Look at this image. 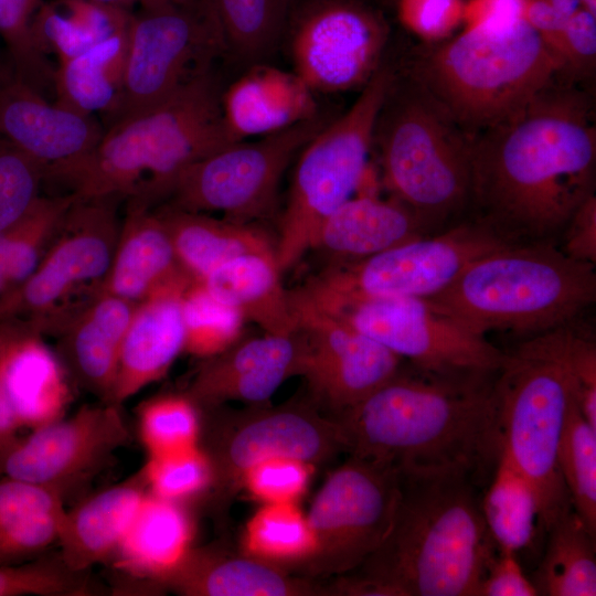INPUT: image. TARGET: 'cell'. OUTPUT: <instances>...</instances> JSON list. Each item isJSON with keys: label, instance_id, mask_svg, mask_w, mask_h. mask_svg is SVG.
I'll use <instances>...</instances> for the list:
<instances>
[{"label": "cell", "instance_id": "6da1fadb", "mask_svg": "<svg viewBox=\"0 0 596 596\" xmlns=\"http://www.w3.org/2000/svg\"><path fill=\"white\" fill-rule=\"evenodd\" d=\"M583 94L553 83L472 136L470 199L508 243L547 241L594 194L596 129Z\"/></svg>", "mask_w": 596, "mask_h": 596}, {"label": "cell", "instance_id": "7a4b0ae2", "mask_svg": "<svg viewBox=\"0 0 596 596\" xmlns=\"http://www.w3.org/2000/svg\"><path fill=\"white\" fill-rule=\"evenodd\" d=\"M494 373H436L408 363L333 416L347 454L401 473L461 471L486 488L499 460Z\"/></svg>", "mask_w": 596, "mask_h": 596}, {"label": "cell", "instance_id": "3957f363", "mask_svg": "<svg viewBox=\"0 0 596 596\" xmlns=\"http://www.w3.org/2000/svg\"><path fill=\"white\" fill-rule=\"evenodd\" d=\"M485 487L461 471L398 472L390 528L379 547L334 581L339 595L478 596L494 543Z\"/></svg>", "mask_w": 596, "mask_h": 596}, {"label": "cell", "instance_id": "277c9868", "mask_svg": "<svg viewBox=\"0 0 596 596\" xmlns=\"http://www.w3.org/2000/svg\"><path fill=\"white\" fill-rule=\"evenodd\" d=\"M222 92L213 70L203 73L161 105L109 126L94 149L49 169L45 181L78 200L134 199L155 207L191 166L238 141L224 121Z\"/></svg>", "mask_w": 596, "mask_h": 596}, {"label": "cell", "instance_id": "5b68a950", "mask_svg": "<svg viewBox=\"0 0 596 596\" xmlns=\"http://www.w3.org/2000/svg\"><path fill=\"white\" fill-rule=\"evenodd\" d=\"M426 299L480 336L491 330L534 336L571 324L595 301V265L547 241L507 244L472 260Z\"/></svg>", "mask_w": 596, "mask_h": 596}, {"label": "cell", "instance_id": "8992f818", "mask_svg": "<svg viewBox=\"0 0 596 596\" xmlns=\"http://www.w3.org/2000/svg\"><path fill=\"white\" fill-rule=\"evenodd\" d=\"M564 68L522 18L503 28L467 26L425 53L412 77L473 136L521 109Z\"/></svg>", "mask_w": 596, "mask_h": 596}, {"label": "cell", "instance_id": "52a82bcc", "mask_svg": "<svg viewBox=\"0 0 596 596\" xmlns=\"http://www.w3.org/2000/svg\"><path fill=\"white\" fill-rule=\"evenodd\" d=\"M570 324L519 344L494 382L500 458L531 485L545 530L573 508L556 460L574 395Z\"/></svg>", "mask_w": 596, "mask_h": 596}, {"label": "cell", "instance_id": "ba28073f", "mask_svg": "<svg viewBox=\"0 0 596 596\" xmlns=\"http://www.w3.org/2000/svg\"><path fill=\"white\" fill-rule=\"evenodd\" d=\"M471 139L416 79L394 75L373 146L385 187L424 228L470 199Z\"/></svg>", "mask_w": 596, "mask_h": 596}, {"label": "cell", "instance_id": "9c48e42d", "mask_svg": "<svg viewBox=\"0 0 596 596\" xmlns=\"http://www.w3.org/2000/svg\"><path fill=\"white\" fill-rule=\"evenodd\" d=\"M199 411V447L211 468V482L202 497L216 518L225 515L243 488L245 473L258 462L288 457L313 465L347 453L338 422L310 398Z\"/></svg>", "mask_w": 596, "mask_h": 596}, {"label": "cell", "instance_id": "30bf717a", "mask_svg": "<svg viewBox=\"0 0 596 596\" xmlns=\"http://www.w3.org/2000/svg\"><path fill=\"white\" fill-rule=\"evenodd\" d=\"M394 75L391 67L381 66L353 105L300 150L276 243L281 273L310 251L324 221L361 184L376 119Z\"/></svg>", "mask_w": 596, "mask_h": 596}, {"label": "cell", "instance_id": "8fae6325", "mask_svg": "<svg viewBox=\"0 0 596 596\" xmlns=\"http://www.w3.org/2000/svg\"><path fill=\"white\" fill-rule=\"evenodd\" d=\"M119 201L75 198L34 272L0 302V320H21L55 337L96 297L116 249Z\"/></svg>", "mask_w": 596, "mask_h": 596}, {"label": "cell", "instance_id": "7c38bea8", "mask_svg": "<svg viewBox=\"0 0 596 596\" xmlns=\"http://www.w3.org/2000/svg\"><path fill=\"white\" fill-rule=\"evenodd\" d=\"M295 291L316 309L436 373H494L505 353L426 298L340 295L302 284Z\"/></svg>", "mask_w": 596, "mask_h": 596}, {"label": "cell", "instance_id": "4fadbf2b", "mask_svg": "<svg viewBox=\"0 0 596 596\" xmlns=\"http://www.w3.org/2000/svg\"><path fill=\"white\" fill-rule=\"evenodd\" d=\"M397 493L395 468L349 456L327 477L312 501L306 517L315 551L296 571L315 578L356 570L383 541Z\"/></svg>", "mask_w": 596, "mask_h": 596}, {"label": "cell", "instance_id": "5bb4252c", "mask_svg": "<svg viewBox=\"0 0 596 596\" xmlns=\"http://www.w3.org/2000/svg\"><path fill=\"white\" fill-rule=\"evenodd\" d=\"M220 55L216 30L200 1L140 7L128 24L124 89L111 125L167 102L212 70Z\"/></svg>", "mask_w": 596, "mask_h": 596}, {"label": "cell", "instance_id": "9a60e30c", "mask_svg": "<svg viewBox=\"0 0 596 596\" xmlns=\"http://www.w3.org/2000/svg\"><path fill=\"white\" fill-rule=\"evenodd\" d=\"M327 123L317 115L257 140L224 147L183 172L166 204L220 212L241 222L266 215L288 164Z\"/></svg>", "mask_w": 596, "mask_h": 596}, {"label": "cell", "instance_id": "2e32d148", "mask_svg": "<svg viewBox=\"0 0 596 596\" xmlns=\"http://www.w3.org/2000/svg\"><path fill=\"white\" fill-rule=\"evenodd\" d=\"M507 244L511 243L476 220L354 263L326 266L305 284L348 296L428 298L451 284L472 260Z\"/></svg>", "mask_w": 596, "mask_h": 596}, {"label": "cell", "instance_id": "e0dca14e", "mask_svg": "<svg viewBox=\"0 0 596 596\" xmlns=\"http://www.w3.org/2000/svg\"><path fill=\"white\" fill-rule=\"evenodd\" d=\"M387 25L355 0H304L290 24L294 72L313 92L362 88L381 67Z\"/></svg>", "mask_w": 596, "mask_h": 596}, {"label": "cell", "instance_id": "ac0fdd59", "mask_svg": "<svg viewBox=\"0 0 596 596\" xmlns=\"http://www.w3.org/2000/svg\"><path fill=\"white\" fill-rule=\"evenodd\" d=\"M288 297L304 340L300 375L323 413L333 417L354 406L403 365L402 358L316 309L294 289Z\"/></svg>", "mask_w": 596, "mask_h": 596}, {"label": "cell", "instance_id": "d6986e66", "mask_svg": "<svg viewBox=\"0 0 596 596\" xmlns=\"http://www.w3.org/2000/svg\"><path fill=\"white\" fill-rule=\"evenodd\" d=\"M128 441L119 405L85 404L67 418L19 436L0 454V475L52 488L64 497Z\"/></svg>", "mask_w": 596, "mask_h": 596}, {"label": "cell", "instance_id": "ffe728a7", "mask_svg": "<svg viewBox=\"0 0 596 596\" xmlns=\"http://www.w3.org/2000/svg\"><path fill=\"white\" fill-rule=\"evenodd\" d=\"M300 333H265L240 338L225 350L202 359L184 394L199 409L241 402L266 404L285 380L300 375Z\"/></svg>", "mask_w": 596, "mask_h": 596}, {"label": "cell", "instance_id": "44dd1931", "mask_svg": "<svg viewBox=\"0 0 596 596\" xmlns=\"http://www.w3.org/2000/svg\"><path fill=\"white\" fill-rule=\"evenodd\" d=\"M105 131L93 115L50 104L11 66H0V137L42 162L45 171L88 153Z\"/></svg>", "mask_w": 596, "mask_h": 596}, {"label": "cell", "instance_id": "7402d4cb", "mask_svg": "<svg viewBox=\"0 0 596 596\" xmlns=\"http://www.w3.org/2000/svg\"><path fill=\"white\" fill-rule=\"evenodd\" d=\"M193 281L183 275L137 302L120 347L110 404L121 406L161 379L183 352L182 298Z\"/></svg>", "mask_w": 596, "mask_h": 596}, {"label": "cell", "instance_id": "603a6c76", "mask_svg": "<svg viewBox=\"0 0 596 596\" xmlns=\"http://www.w3.org/2000/svg\"><path fill=\"white\" fill-rule=\"evenodd\" d=\"M156 586L182 596H323L333 595L309 577L290 575L284 567L207 545L190 547Z\"/></svg>", "mask_w": 596, "mask_h": 596}, {"label": "cell", "instance_id": "cb8c5ba5", "mask_svg": "<svg viewBox=\"0 0 596 596\" xmlns=\"http://www.w3.org/2000/svg\"><path fill=\"white\" fill-rule=\"evenodd\" d=\"M137 304L99 292L55 334L70 377L109 403L120 347Z\"/></svg>", "mask_w": 596, "mask_h": 596}, {"label": "cell", "instance_id": "d4e9b609", "mask_svg": "<svg viewBox=\"0 0 596 596\" xmlns=\"http://www.w3.org/2000/svg\"><path fill=\"white\" fill-rule=\"evenodd\" d=\"M313 95L295 72L254 64L222 92L224 121L238 141L274 134L317 116Z\"/></svg>", "mask_w": 596, "mask_h": 596}, {"label": "cell", "instance_id": "484cf974", "mask_svg": "<svg viewBox=\"0 0 596 596\" xmlns=\"http://www.w3.org/2000/svg\"><path fill=\"white\" fill-rule=\"evenodd\" d=\"M148 492L141 468L66 510L56 542L66 566L87 573L94 565L113 558Z\"/></svg>", "mask_w": 596, "mask_h": 596}, {"label": "cell", "instance_id": "4316f807", "mask_svg": "<svg viewBox=\"0 0 596 596\" xmlns=\"http://www.w3.org/2000/svg\"><path fill=\"white\" fill-rule=\"evenodd\" d=\"M423 230L419 220L401 202L359 195L324 221L310 251L326 259L327 266L350 264L419 237Z\"/></svg>", "mask_w": 596, "mask_h": 596}, {"label": "cell", "instance_id": "83f0119b", "mask_svg": "<svg viewBox=\"0 0 596 596\" xmlns=\"http://www.w3.org/2000/svg\"><path fill=\"white\" fill-rule=\"evenodd\" d=\"M183 275L168 232L153 207L127 200L116 249L100 292L139 302Z\"/></svg>", "mask_w": 596, "mask_h": 596}, {"label": "cell", "instance_id": "f1b7e54d", "mask_svg": "<svg viewBox=\"0 0 596 596\" xmlns=\"http://www.w3.org/2000/svg\"><path fill=\"white\" fill-rule=\"evenodd\" d=\"M181 267L202 281L221 265L243 255H276V244L249 222L215 219L170 205L157 210Z\"/></svg>", "mask_w": 596, "mask_h": 596}, {"label": "cell", "instance_id": "f546056e", "mask_svg": "<svg viewBox=\"0 0 596 596\" xmlns=\"http://www.w3.org/2000/svg\"><path fill=\"white\" fill-rule=\"evenodd\" d=\"M0 368L4 394L23 428L32 430L63 417L72 400L70 375L42 336L18 341Z\"/></svg>", "mask_w": 596, "mask_h": 596}, {"label": "cell", "instance_id": "4dcf8cb0", "mask_svg": "<svg viewBox=\"0 0 596 596\" xmlns=\"http://www.w3.org/2000/svg\"><path fill=\"white\" fill-rule=\"evenodd\" d=\"M193 524L182 502L147 493L113 560L126 575L150 585L191 547Z\"/></svg>", "mask_w": 596, "mask_h": 596}, {"label": "cell", "instance_id": "1f68e13d", "mask_svg": "<svg viewBox=\"0 0 596 596\" xmlns=\"http://www.w3.org/2000/svg\"><path fill=\"white\" fill-rule=\"evenodd\" d=\"M280 274L276 255L249 254L221 265L202 284L265 333L288 336L296 332V323Z\"/></svg>", "mask_w": 596, "mask_h": 596}, {"label": "cell", "instance_id": "d6a6232c", "mask_svg": "<svg viewBox=\"0 0 596 596\" xmlns=\"http://www.w3.org/2000/svg\"><path fill=\"white\" fill-rule=\"evenodd\" d=\"M63 498L52 488L0 475V565L31 560L57 542Z\"/></svg>", "mask_w": 596, "mask_h": 596}, {"label": "cell", "instance_id": "836d02e7", "mask_svg": "<svg viewBox=\"0 0 596 596\" xmlns=\"http://www.w3.org/2000/svg\"><path fill=\"white\" fill-rule=\"evenodd\" d=\"M127 51L128 26L61 63L54 75L55 103L83 115L105 113L114 120L123 96Z\"/></svg>", "mask_w": 596, "mask_h": 596}, {"label": "cell", "instance_id": "e575fe53", "mask_svg": "<svg viewBox=\"0 0 596 596\" xmlns=\"http://www.w3.org/2000/svg\"><path fill=\"white\" fill-rule=\"evenodd\" d=\"M225 55L251 66L277 49L289 19L291 0H200Z\"/></svg>", "mask_w": 596, "mask_h": 596}, {"label": "cell", "instance_id": "d590c367", "mask_svg": "<svg viewBox=\"0 0 596 596\" xmlns=\"http://www.w3.org/2000/svg\"><path fill=\"white\" fill-rule=\"evenodd\" d=\"M125 10L89 0H56L43 3L32 22L36 47L60 64L67 62L123 31Z\"/></svg>", "mask_w": 596, "mask_h": 596}, {"label": "cell", "instance_id": "8d00e7d4", "mask_svg": "<svg viewBox=\"0 0 596 596\" xmlns=\"http://www.w3.org/2000/svg\"><path fill=\"white\" fill-rule=\"evenodd\" d=\"M545 553L534 574L539 595L595 596V536L572 508L547 529Z\"/></svg>", "mask_w": 596, "mask_h": 596}, {"label": "cell", "instance_id": "74e56055", "mask_svg": "<svg viewBox=\"0 0 596 596\" xmlns=\"http://www.w3.org/2000/svg\"><path fill=\"white\" fill-rule=\"evenodd\" d=\"M481 509L498 549L517 555L532 546L540 528L544 530L533 488L500 457L483 489Z\"/></svg>", "mask_w": 596, "mask_h": 596}, {"label": "cell", "instance_id": "f35d334b", "mask_svg": "<svg viewBox=\"0 0 596 596\" xmlns=\"http://www.w3.org/2000/svg\"><path fill=\"white\" fill-rule=\"evenodd\" d=\"M74 195L40 196L14 225L0 233V302L34 272Z\"/></svg>", "mask_w": 596, "mask_h": 596}, {"label": "cell", "instance_id": "ab89813d", "mask_svg": "<svg viewBox=\"0 0 596 596\" xmlns=\"http://www.w3.org/2000/svg\"><path fill=\"white\" fill-rule=\"evenodd\" d=\"M244 553L297 570L315 551L307 517L296 503H265L247 522Z\"/></svg>", "mask_w": 596, "mask_h": 596}, {"label": "cell", "instance_id": "60d3db41", "mask_svg": "<svg viewBox=\"0 0 596 596\" xmlns=\"http://www.w3.org/2000/svg\"><path fill=\"white\" fill-rule=\"evenodd\" d=\"M556 460L573 509L596 536V429L582 415L574 395L558 440Z\"/></svg>", "mask_w": 596, "mask_h": 596}, {"label": "cell", "instance_id": "b9f144b4", "mask_svg": "<svg viewBox=\"0 0 596 596\" xmlns=\"http://www.w3.org/2000/svg\"><path fill=\"white\" fill-rule=\"evenodd\" d=\"M183 351L205 359L241 338L243 317L216 299L202 281L194 280L182 298Z\"/></svg>", "mask_w": 596, "mask_h": 596}, {"label": "cell", "instance_id": "7bdbcfd3", "mask_svg": "<svg viewBox=\"0 0 596 596\" xmlns=\"http://www.w3.org/2000/svg\"><path fill=\"white\" fill-rule=\"evenodd\" d=\"M138 430L148 456L199 446L200 411L183 394H168L145 402L138 412Z\"/></svg>", "mask_w": 596, "mask_h": 596}, {"label": "cell", "instance_id": "ee69618b", "mask_svg": "<svg viewBox=\"0 0 596 596\" xmlns=\"http://www.w3.org/2000/svg\"><path fill=\"white\" fill-rule=\"evenodd\" d=\"M43 0H0V34L15 75L44 95L54 86L55 68L35 45L32 22Z\"/></svg>", "mask_w": 596, "mask_h": 596}, {"label": "cell", "instance_id": "f6af8a7d", "mask_svg": "<svg viewBox=\"0 0 596 596\" xmlns=\"http://www.w3.org/2000/svg\"><path fill=\"white\" fill-rule=\"evenodd\" d=\"M94 594L86 573L66 566L58 553L0 565V596H85Z\"/></svg>", "mask_w": 596, "mask_h": 596}, {"label": "cell", "instance_id": "bcb514c9", "mask_svg": "<svg viewBox=\"0 0 596 596\" xmlns=\"http://www.w3.org/2000/svg\"><path fill=\"white\" fill-rule=\"evenodd\" d=\"M142 470L151 494L177 502L202 497L211 482L210 464L199 446L148 456Z\"/></svg>", "mask_w": 596, "mask_h": 596}, {"label": "cell", "instance_id": "7dc6e473", "mask_svg": "<svg viewBox=\"0 0 596 596\" xmlns=\"http://www.w3.org/2000/svg\"><path fill=\"white\" fill-rule=\"evenodd\" d=\"M44 178L42 162L0 137V233L33 206Z\"/></svg>", "mask_w": 596, "mask_h": 596}, {"label": "cell", "instance_id": "c3c4849f", "mask_svg": "<svg viewBox=\"0 0 596 596\" xmlns=\"http://www.w3.org/2000/svg\"><path fill=\"white\" fill-rule=\"evenodd\" d=\"M311 466L288 457L268 458L245 473L243 487L264 503H296L307 490Z\"/></svg>", "mask_w": 596, "mask_h": 596}, {"label": "cell", "instance_id": "681fc988", "mask_svg": "<svg viewBox=\"0 0 596 596\" xmlns=\"http://www.w3.org/2000/svg\"><path fill=\"white\" fill-rule=\"evenodd\" d=\"M404 22L419 35L436 40L446 36L462 19L461 0H402Z\"/></svg>", "mask_w": 596, "mask_h": 596}, {"label": "cell", "instance_id": "f907efd6", "mask_svg": "<svg viewBox=\"0 0 596 596\" xmlns=\"http://www.w3.org/2000/svg\"><path fill=\"white\" fill-rule=\"evenodd\" d=\"M571 364L576 404L596 429V344L592 338L572 328Z\"/></svg>", "mask_w": 596, "mask_h": 596}, {"label": "cell", "instance_id": "816d5d0a", "mask_svg": "<svg viewBox=\"0 0 596 596\" xmlns=\"http://www.w3.org/2000/svg\"><path fill=\"white\" fill-rule=\"evenodd\" d=\"M565 68L590 72L596 58V14L585 8L567 18L561 44Z\"/></svg>", "mask_w": 596, "mask_h": 596}, {"label": "cell", "instance_id": "f5cc1de1", "mask_svg": "<svg viewBox=\"0 0 596 596\" xmlns=\"http://www.w3.org/2000/svg\"><path fill=\"white\" fill-rule=\"evenodd\" d=\"M538 590L509 550L498 549L481 582L478 596H535Z\"/></svg>", "mask_w": 596, "mask_h": 596}, {"label": "cell", "instance_id": "db71d44e", "mask_svg": "<svg viewBox=\"0 0 596 596\" xmlns=\"http://www.w3.org/2000/svg\"><path fill=\"white\" fill-rule=\"evenodd\" d=\"M561 248L568 257L584 263H596V196H588L573 213L564 227Z\"/></svg>", "mask_w": 596, "mask_h": 596}, {"label": "cell", "instance_id": "11a10c76", "mask_svg": "<svg viewBox=\"0 0 596 596\" xmlns=\"http://www.w3.org/2000/svg\"><path fill=\"white\" fill-rule=\"evenodd\" d=\"M525 0H472L464 6L462 18L468 25L509 26L523 18Z\"/></svg>", "mask_w": 596, "mask_h": 596}, {"label": "cell", "instance_id": "9f6ffc18", "mask_svg": "<svg viewBox=\"0 0 596 596\" xmlns=\"http://www.w3.org/2000/svg\"><path fill=\"white\" fill-rule=\"evenodd\" d=\"M523 18L562 61V33L567 19L557 13L546 0H525Z\"/></svg>", "mask_w": 596, "mask_h": 596}, {"label": "cell", "instance_id": "6f0895ef", "mask_svg": "<svg viewBox=\"0 0 596 596\" xmlns=\"http://www.w3.org/2000/svg\"><path fill=\"white\" fill-rule=\"evenodd\" d=\"M21 429L23 427L4 394L0 368V454L19 437Z\"/></svg>", "mask_w": 596, "mask_h": 596}, {"label": "cell", "instance_id": "680465c9", "mask_svg": "<svg viewBox=\"0 0 596 596\" xmlns=\"http://www.w3.org/2000/svg\"><path fill=\"white\" fill-rule=\"evenodd\" d=\"M30 334H39L28 322L6 319L0 320V359L21 339ZM41 336V334H40Z\"/></svg>", "mask_w": 596, "mask_h": 596}, {"label": "cell", "instance_id": "91938a15", "mask_svg": "<svg viewBox=\"0 0 596 596\" xmlns=\"http://www.w3.org/2000/svg\"><path fill=\"white\" fill-rule=\"evenodd\" d=\"M89 1L129 10L134 4H139L140 7H150V6H159V4L192 6V4H196L200 0H89Z\"/></svg>", "mask_w": 596, "mask_h": 596}, {"label": "cell", "instance_id": "94428289", "mask_svg": "<svg viewBox=\"0 0 596 596\" xmlns=\"http://www.w3.org/2000/svg\"><path fill=\"white\" fill-rule=\"evenodd\" d=\"M553 9L565 19L582 8L579 0H546Z\"/></svg>", "mask_w": 596, "mask_h": 596}, {"label": "cell", "instance_id": "6125c7cd", "mask_svg": "<svg viewBox=\"0 0 596 596\" xmlns=\"http://www.w3.org/2000/svg\"><path fill=\"white\" fill-rule=\"evenodd\" d=\"M583 8L596 14V0H579Z\"/></svg>", "mask_w": 596, "mask_h": 596}, {"label": "cell", "instance_id": "be15d7a7", "mask_svg": "<svg viewBox=\"0 0 596 596\" xmlns=\"http://www.w3.org/2000/svg\"><path fill=\"white\" fill-rule=\"evenodd\" d=\"M292 1H294V0H291V2H292Z\"/></svg>", "mask_w": 596, "mask_h": 596}]
</instances>
